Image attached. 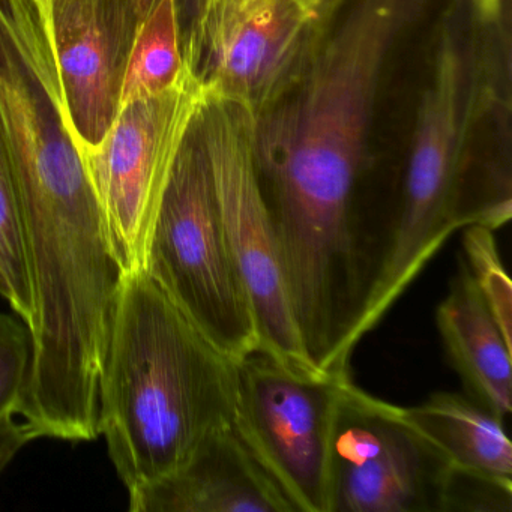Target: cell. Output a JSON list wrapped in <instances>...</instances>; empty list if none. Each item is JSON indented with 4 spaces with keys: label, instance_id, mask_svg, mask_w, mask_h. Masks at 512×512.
Instances as JSON below:
<instances>
[{
    "label": "cell",
    "instance_id": "cell-1",
    "mask_svg": "<svg viewBox=\"0 0 512 512\" xmlns=\"http://www.w3.org/2000/svg\"><path fill=\"white\" fill-rule=\"evenodd\" d=\"M424 0H356L296 85L254 116V155L302 346L346 364L388 254L392 220L362 199L388 56Z\"/></svg>",
    "mask_w": 512,
    "mask_h": 512
},
{
    "label": "cell",
    "instance_id": "cell-2",
    "mask_svg": "<svg viewBox=\"0 0 512 512\" xmlns=\"http://www.w3.org/2000/svg\"><path fill=\"white\" fill-rule=\"evenodd\" d=\"M238 361L146 274L125 275L101 389L100 436L127 490L169 473L235 418Z\"/></svg>",
    "mask_w": 512,
    "mask_h": 512
},
{
    "label": "cell",
    "instance_id": "cell-3",
    "mask_svg": "<svg viewBox=\"0 0 512 512\" xmlns=\"http://www.w3.org/2000/svg\"><path fill=\"white\" fill-rule=\"evenodd\" d=\"M469 64L454 25L437 44L433 76L422 94L415 133L397 193L391 244L355 329L356 346L373 331L449 236L463 175L469 124Z\"/></svg>",
    "mask_w": 512,
    "mask_h": 512
},
{
    "label": "cell",
    "instance_id": "cell-4",
    "mask_svg": "<svg viewBox=\"0 0 512 512\" xmlns=\"http://www.w3.org/2000/svg\"><path fill=\"white\" fill-rule=\"evenodd\" d=\"M143 271L218 350L235 361L260 350L253 304L221 221L196 121L173 164Z\"/></svg>",
    "mask_w": 512,
    "mask_h": 512
},
{
    "label": "cell",
    "instance_id": "cell-5",
    "mask_svg": "<svg viewBox=\"0 0 512 512\" xmlns=\"http://www.w3.org/2000/svg\"><path fill=\"white\" fill-rule=\"evenodd\" d=\"M196 127L221 221L253 304L260 350L295 370L322 373L308 359L293 316L257 172L253 113L230 101L205 100Z\"/></svg>",
    "mask_w": 512,
    "mask_h": 512
},
{
    "label": "cell",
    "instance_id": "cell-6",
    "mask_svg": "<svg viewBox=\"0 0 512 512\" xmlns=\"http://www.w3.org/2000/svg\"><path fill=\"white\" fill-rule=\"evenodd\" d=\"M349 379L295 370L262 350L238 361L233 428L292 512H331L332 421Z\"/></svg>",
    "mask_w": 512,
    "mask_h": 512
},
{
    "label": "cell",
    "instance_id": "cell-7",
    "mask_svg": "<svg viewBox=\"0 0 512 512\" xmlns=\"http://www.w3.org/2000/svg\"><path fill=\"white\" fill-rule=\"evenodd\" d=\"M203 103L202 89L185 67L169 91L121 107L106 139L83 154L113 254L125 275L145 269L173 164Z\"/></svg>",
    "mask_w": 512,
    "mask_h": 512
},
{
    "label": "cell",
    "instance_id": "cell-8",
    "mask_svg": "<svg viewBox=\"0 0 512 512\" xmlns=\"http://www.w3.org/2000/svg\"><path fill=\"white\" fill-rule=\"evenodd\" d=\"M325 32L295 0H208L182 56L205 100L257 116L301 79Z\"/></svg>",
    "mask_w": 512,
    "mask_h": 512
},
{
    "label": "cell",
    "instance_id": "cell-9",
    "mask_svg": "<svg viewBox=\"0 0 512 512\" xmlns=\"http://www.w3.org/2000/svg\"><path fill=\"white\" fill-rule=\"evenodd\" d=\"M448 466L398 406L343 383L329 446L331 512H440Z\"/></svg>",
    "mask_w": 512,
    "mask_h": 512
},
{
    "label": "cell",
    "instance_id": "cell-10",
    "mask_svg": "<svg viewBox=\"0 0 512 512\" xmlns=\"http://www.w3.org/2000/svg\"><path fill=\"white\" fill-rule=\"evenodd\" d=\"M65 106L82 154L121 109L128 58L142 25L136 0H46Z\"/></svg>",
    "mask_w": 512,
    "mask_h": 512
},
{
    "label": "cell",
    "instance_id": "cell-11",
    "mask_svg": "<svg viewBox=\"0 0 512 512\" xmlns=\"http://www.w3.org/2000/svg\"><path fill=\"white\" fill-rule=\"evenodd\" d=\"M128 496L131 512H292L233 425L203 437L175 469Z\"/></svg>",
    "mask_w": 512,
    "mask_h": 512
},
{
    "label": "cell",
    "instance_id": "cell-12",
    "mask_svg": "<svg viewBox=\"0 0 512 512\" xmlns=\"http://www.w3.org/2000/svg\"><path fill=\"white\" fill-rule=\"evenodd\" d=\"M436 326L466 395L505 421L512 410V344L503 337L463 257L437 305Z\"/></svg>",
    "mask_w": 512,
    "mask_h": 512
},
{
    "label": "cell",
    "instance_id": "cell-13",
    "mask_svg": "<svg viewBox=\"0 0 512 512\" xmlns=\"http://www.w3.org/2000/svg\"><path fill=\"white\" fill-rule=\"evenodd\" d=\"M400 418L427 440L446 463L512 481V445L505 421L466 394L434 392Z\"/></svg>",
    "mask_w": 512,
    "mask_h": 512
},
{
    "label": "cell",
    "instance_id": "cell-14",
    "mask_svg": "<svg viewBox=\"0 0 512 512\" xmlns=\"http://www.w3.org/2000/svg\"><path fill=\"white\" fill-rule=\"evenodd\" d=\"M184 73L175 0H158L134 40L122 85L121 107L169 91Z\"/></svg>",
    "mask_w": 512,
    "mask_h": 512
},
{
    "label": "cell",
    "instance_id": "cell-15",
    "mask_svg": "<svg viewBox=\"0 0 512 512\" xmlns=\"http://www.w3.org/2000/svg\"><path fill=\"white\" fill-rule=\"evenodd\" d=\"M0 274L8 287L7 302L14 313L31 328L34 293L23 235L22 214L13 173L0 140Z\"/></svg>",
    "mask_w": 512,
    "mask_h": 512
},
{
    "label": "cell",
    "instance_id": "cell-16",
    "mask_svg": "<svg viewBox=\"0 0 512 512\" xmlns=\"http://www.w3.org/2000/svg\"><path fill=\"white\" fill-rule=\"evenodd\" d=\"M464 262L470 275L499 325L503 337L512 344V287L508 271L497 250L493 230L484 226L463 229Z\"/></svg>",
    "mask_w": 512,
    "mask_h": 512
},
{
    "label": "cell",
    "instance_id": "cell-17",
    "mask_svg": "<svg viewBox=\"0 0 512 512\" xmlns=\"http://www.w3.org/2000/svg\"><path fill=\"white\" fill-rule=\"evenodd\" d=\"M440 512H512V481L449 464L443 478Z\"/></svg>",
    "mask_w": 512,
    "mask_h": 512
},
{
    "label": "cell",
    "instance_id": "cell-18",
    "mask_svg": "<svg viewBox=\"0 0 512 512\" xmlns=\"http://www.w3.org/2000/svg\"><path fill=\"white\" fill-rule=\"evenodd\" d=\"M31 356V332L26 323L0 313V418L16 415Z\"/></svg>",
    "mask_w": 512,
    "mask_h": 512
},
{
    "label": "cell",
    "instance_id": "cell-19",
    "mask_svg": "<svg viewBox=\"0 0 512 512\" xmlns=\"http://www.w3.org/2000/svg\"><path fill=\"white\" fill-rule=\"evenodd\" d=\"M32 440H35L34 433L23 419L19 421L16 415L0 418V473Z\"/></svg>",
    "mask_w": 512,
    "mask_h": 512
},
{
    "label": "cell",
    "instance_id": "cell-20",
    "mask_svg": "<svg viewBox=\"0 0 512 512\" xmlns=\"http://www.w3.org/2000/svg\"><path fill=\"white\" fill-rule=\"evenodd\" d=\"M208 0H175L176 14H178L179 32L182 41L188 37L191 29L196 25Z\"/></svg>",
    "mask_w": 512,
    "mask_h": 512
},
{
    "label": "cell",
    "instance_id": "cell-21",
    "mask_svg": "<svg viewBox=\"0 0 512 512\" xmlns=\"http://www.w3.org/2000/svg\"><path fill=\"white\" fill-rule=\"evenodd\" d=\"M314 19L328 26L329 20L340 7L343 0H295Z\"/></svg>",
    "mask_w": 512,
    "mask_h": 512
},
{
    "label": "cell",
    "instance_id": "cell-22",
    "mask_svg": "<svg viewBox=\"0 0 512 512\" xmlns=\"http://www.w3.org/2000/svg\"><path fill=\"white\" fill-rule=\"evenodd\" d=\"M479 17L485 22H494L499 19L502 0H473Z\"/></svg>",
    "mask_w": 512,
    "mask_h": 512
},
{
    "label": "cell",
    "instance_id": "cell-23",
    "mask_svg": "<svg viewBox=\"0 0 512 512\" xmlns=\"http://www.w3.org/2000/svg\"><path fill=\"white\" fill-rule=\"evenodd\" d=\"M137 7H139L140 16H142V20H145V17L151 13L152 8L155 7L158 0H136Z\"/></svg>",
    "mask_w": 512,
    "mask_h": 512
},
{
    "label": "cell",
    "instance_id": "cell-24",
    "mask_svg": "<svg viewBox=\"0 0 512 512\" xmlns=\"http://www.w3.org/2000/svg\"><path fill=\"white\" fill-rule=\"evenodd\" d=\"M0 296L4 299H8V287L7 284H5L4 277H2V274H0Z\"/></svg>",
    "mask_w": 512,
    "mask_h": 512
}]
</instances>
